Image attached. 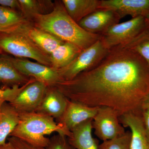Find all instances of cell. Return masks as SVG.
<instances>
[{
	"instance_id": "cell-33",
	"label": "cell",
	"mask_w": 149,
	"mask_h": 149,
	"mask_svg": "<svg viewBox=\"0 0 149 149\" xmlns=\"http://www.w3.org/2000/svg\"><path fill=\"white\" fill-rule=\"evenodd\" d=\"M1 53L0 52V55H1Z\"/></svg>"
},
{
	"instance_id": "cell-31",
	"label": "cell",
	"mask_w": 149,
	"mask_h": 149,
	"mask_svg": "<svg viewBox=\"0 0 149 149\" xmlns=\"http://www.w3.org/2000/svg\"><path fill=\"white\" fill-rule=\"evenodd\" d=\"M144 18H145L146 27H149V14L144 16Z\"/></svg>"
},
{
	"instance_id": "cell-5",
	"label": "cell",
	"mask_w": 149,
	"mask_h": 149,
	"mask_svg": "<svg viewBox=\"0 0 149 149\" xmlns=\"http://www.w3.org/2000/svg\"><path fill=\"white\" fill-rule=\"evenodd\" d=\"M109 50L100 39L83 50L71 63L58 70L63 81L72 80L80 73L96 66L106 56Z\"/></svg>"
},
{
	"instance_id": "cell-25",
	"label": "cell",
	"mask_w": 149,
	"mask_h": 149,
	"mask_svg": "<svg viewBox=\"0 0 149 149\" xmlns=\"http://www.w3.org/2000/svg\"><path fill=\"white\" fill-rule=\"evenodd\" d=\"M45 149H76L68 141L67 137L57 133L50 138V141Z\"/></svg>"
},
{
	"instance_id": "cell-7",
	"label": "cell",
	"mask_w": 149,
	"mask_h": 149,
	"mask_svg": "<svg viewBox=\"0 0 149 149\" xmlns=\"http://www.w3.org/2000/svg\"><path fill=\"white\" fill-rule=\"evenodd\" d=\"M4 56L22 74L43 82L48 87H53L63 81L58 70L27 59Z\"/></svg>"
},
{
	"instance_id": "cell-18",
	"label": "cell",
	"mask_w": 149,
	"mask_h": 149,
	"mask_svg": "<svg viewBox=\"0 0 149 149\" xmlns=\"http://www.w3.org/2000/svg\"><path fill=\"white\" fill-rule=\"evenodd\" d=\"M33 78L22 74L4 55L0 56V82L6 86H21L26 85Z\"/></svg>"
},
{
	"instance_id": "cell-19",
	"label": "cell",
	"mask_w": 149,
	"mask_h": 149,
	"mask_svg": "<svg viewBox=\"0 0 149 149\" xmlns=\"http://www.w3.org/2000/svg\"><path fill=\"white\" fill-rule=\"evenodd\" d=\"M68 13L78 23L85 17L100 8V0H62Z\"/></svg>"
},
{
	"instance_id": "cell-32",
	"label": "cell",
	"mask_w": 149,
	"mask_h": 149,
	"mask_svg": "<svg viewBox=\"0 0 149 149\" xmlns=\"http://www.w3.org/2000/svg\"><path fill=\"white\" fill-rule=\"evenodd\" d=\"M5 102V101H0V107H1V104L3 102Z\"/></svg>"
},
{
	"instance_id": "cell-22",
	"label": "cell",
	"mask_w": 149,
	"mask_h": 149,
	"mask_svg": "<svg viewBox=\"0 0 149 149\" xmlns=\"http://www.w3.org/2000/svg\"><path fill=\"white\" fill-rule=\"evenodd\" d=\"M28 22L21 12L0 6V32L10 31Z\"/></svg>"
},
{
	"instance_id": "cell-1",
	"label": "cell",
	"mask_w": 149,
	"mask_h": 149,
	"mask_svg": "<svg viewBox=\"0 0 149 149\" xmlns=\"http://www.w3.org/2000/svg\"><path fill=\"white\" fill-rule=\"evenodd\" d=\"M54 87L70 101L92 107L110 108L119 117L141 116L149 95V68L138 54L118 45L109 49L96 66Z\"/></svg>"
},
{
	"instance_id": "cell-8",
	"label": "cell",
	"mask_w": 149,
	"mask_h": 149,
	"mask_svg": "<svg viewBox=\"0 0 149 149\" xmlns=\"http://www.w3.org/2000/svg\"><path fill=\"white\" fill-rule=\"evenodd\" d=\"M92 127L95 135L103 142L122 136L126 132L117 113L106 107H99L93 118Z\"/></svg>"
},
{
	"instance_id": "cell-10",
	"label": "cell",
	"mask_w": 149,
	"mask_h": 149,
	"mask_svg": "<svg viewBox=\"0 0 149 149\" xmlns=\"http://www.w3.org/2000/svg\"><path fill=\"white\" fill-rule=\"evenodd\" d=\"M99 107H92L71 101L68 99L67 105L64 113L56 122L61 124L69 135L74 127L89 119H93Z\"/></svg>"
},
{
	"instance_id": "cell-4",
	"label": "cell",
	"mask_w": 149,
	"mask_h": 149,
	"mask_svg": "<svg viewBox=\"0 0 149 149\" xmlns=\"http://www.w3.org/2000/svg\"><path fill=\"white\" fill-rule=\"evenodd\" d=\"M0 32V52L17 58H29L52 67L49 56L40 50L29 37L17 28Z\"/></svg>"
},
{
	"instance_id": "cell-17",
	"label": "cell",
	"mask_w": 149,
	"mask_h": 149,
	"mask_svg": "<svg viewBox=\"0 0 149 149\" xmlns=\"http://www.w3.org/2000/svg\"><path fill=\"white\" fill-rule=\"evenodd\" d=\"M19 120V113L10 103L3 102L0 107V146L7 143Z\"/></svg>"
},
{
	"instance_id": "cell-20",
	"label": "cell",
	"mask_w": 149,
	"mask_h": 149,
	"mask_svg": "<svg viewBox=\"0 0 149 149\" xmlns=\"http://www.w3.org/2000/svg\"><path fill=\"white\" fill-rule=\"evenodd\" d=\"M82 51L73 44L64 42L50 55L52 67L59 70L66 66L74 60Z\"/></svg>"
},
{
	"instance_id": "cell-16",
	"label": "cell",
	"mask_w": 149,
	"mask_h": 149,
	"mask_svg": "<svg viewBox=\"0 0 149 149\" xmlns=\"http://www.w3.org/2000/svg\"><path fill=\"white\" fill-rule=\"evenodd\" d=\"M93 119H89L74 127L68 139L76 149H99L98 141L92 136Z\"/></svg>"
},
{
	"instance_id": "cell-13",
	"label": "cell",
	"mask_w": 149,
	"mask_h": 149,
	"mask_svg": "<svg viewBox=\"0 0 149 149\" xmlns=\"http://www.w3.org/2000/svg\"><path fill=\"white\" fill-rule=\"evenodd\" d=\"M17 28L29 37L40 50L49 56L65 42L35 27L31 22L21 24Z\"/></svg>"
},
{
	"instance_id": "cell-28",
	"label": "cell",
	"mask_w": 149,
	"mask_h": 149,
	"mask_svg": "<svg viewBox=\"0 0 149 149\" xmlns=\"http://www.w3.org/2000/svg\"><path fill=\"white\" fill-rule=\"evenodd\" d=\"M8 141L10 142L17 149H45V148L36 147L14 137H10Z\"/></svg>"
},
{
	"instance_id": "cell-14",
	"label": "cell",
	"mask_w": 149,
	"mask_h": 149,
	"mask_svg": "<svg viewBox=\"0 0 149 149\" xmlns=\"http://www.w3.org/2000/svg\"><path fill=\"white\" fill-rule=\"evenodd\" d=\"M119 120L123 127L130 128L131 133L130 149H149V135L141 116L125 114L120 116Z\"/></svg>"
},
{
	"instance_id": "cell-21",
	"label": "cell",
	"mask_w": 149,
	"mask_h": 149,
	"mask_svg": "<svg viewBox=\"0 0 149 149\" xmlns=\"http://www.w3.org/2000/svg\"><path fill=\"white\" fill-rule=\"evenodd\" d=\"M21 11L30 22L35 16L50 13L53 9L54 2L46 0H19Z\"/></svg>"
},
{
	"instance_id": "cell-26",
	"label": "cell",
	"mask_w": 149,
	"mask_h": 149,
	"mask_svg": "<svg viewBox=\"0 0 149 149\" xmlns=\"http://www.w3.org/2000/svg\"><path fill=\"white\" fill-rule=\"evenodd\" d=\"M24 85L21 87L15 86L12 88L0 89V101L8 102L12 101L24 88Z\"/></svg>"
},
{
	"instance_id": "cell-30",
	"label": "cell",
	"mask_w": 149,
	"mask_h": 149,
	"mask_svg": "<svg viewBox=\"0 0 149 149\" xmlns=\"http://www.w3.org/2000/svg\"><path fill=\"white\" fill-rule=\"evenodd\" d=\"M0 149H17L10 142H7L2 146H0Z\"/></svg>"
},
{
	"instance_id": "cell-15",
	"label": "cell",
	"mask_w": 149,
	"mask_h": 149,
	"mask_svg": "<svg viewBox=\"0 0 149 149\" xmlns=\"http://www.w3.org/2000/svg\"><path fill=\"white\" fill-rule=\"evenodd\" d=\"M68 99L54 87H48L45 95L36 112L53 118L55 120L64 113Z\"/></svg>"
},
{
	"instance_id": "cell-2",
	"label": "cell",
	"mask_w": 149,
	"mask_h": 149,
	"mask_svg": "<svg viewBox=\"0 0 149 149\" xmlns=\"http://www.w3.org/2000/svg\"><path fill=\"white\" fill-rule=\"evenodd\" d=\"M30 22L35 27L73 44L82 50L93 45L101 37L80 27L68 13L61 1L54 2L53 9L50 13L36 15Z\"/></svg>"
},
{
	"instance_id": "cell-12",
	"label": "cell",
	"mask_w": 149,
	"mask_h": 149,
	"mask_svg": "<svg viewBox=\"0 0 149 149\" xmlns=\"http://www.w3.org/2000/svg\"><path fill=\"white\" fill-rule=\"evenodd\" d=\"M99 8L113 11L121 19L144 17L149 14V0H101Z\"/></svg>"
},
{
	"instance_id": "cell-3",
	"label": "cell",
	"mask_w": 149,
	"mask_h": 149,
	"mask_svg": "<svg viewBox=\"0 0 149 149\" xmlns=\"http://www.w3.org/2000/svg\"><path fill=\"white\" fill-rule=\"evenodd\" d=\"M19 114V122L9 137H15L35 146L45 148L50 141V138L46 136L54 133L68 136L62 125L53 117L36 111Z\"/></svg>"
},
{
	"instance_id": "cell-24",
	"label": "cell",
	"mask_w": 149,
	"mask_h": 149,
	"mask_svg": "<svg viewBox=\"0 0 149 149\" xmlns=\"http://www.w3.org/2000/svg\"><path fill=\"white\" fill-rule=\"evenodd\" d=\"M131 139V132L126 131L122 136L103 141L99 145V149H130Z\"/></svg>"
},
{
	"instance_id": "cell-6",
	"label": "cell",
	"mask_w": 149,
	"mask_h": 149,
	"mask_svg": "<svg viewBox=\"0 0 149 149\" xmlns=\"http://www.w3.org/2000/svg\"><path fill=\"white\" fill-rule=\"evenodd\" d=\"M146 27L144 17H137L111 26L100 35V40L109 49L132 40Z\"/></svg>"
},
{
	"instance_id": "cell-23",
	"label": "cell",
	"mask_w": 149,
	"mask_h": 149,
	"mask_svg": "<svg viewBox=\"0 0 149 149\" xmlns=\"http://www.w3.org/2000/svg\"><path fill=\"white\" fill-rule=\"evenodd\" d=\"M142 57L149 68V27L145 28L136 37L120 45Z\"/></svg>"
},
{
	"instance_id": "cell-27",
	"label": "cell",
	"mask_w": 149,
	"mask_h": 149,
	"mask_svg": "<svg viewBox=\"0 0 149 149\" xmlns=\"http://www.w3.org/2000/svg\"><path fill=\"white\" fill-rule=\"evenodd\" d=\"M141 116L144 127L149 135V95L142 105Z\"/></svg>"
},
{
	"instance_id": "cell-9",
	"label": "cell",
	"mask_w": 149,
	"mask_h": 149,
	"mask_svg": "<svg viewBox=\"0 0 149 149\" xmlns=\"http://www.w3.org/2000/svg\"><path fill=\"white\" fill-rule=\"evenodd\" d=\"M48 86L32 78L10 104L19 113L36 111L41 104Z\"/></svg>"
},
{
	"instance_id": "cell-11",
	"label": "cell",
	"mask_w": 149,
	"mask_h": 149,
	"mask_svg": "<svg viewBox=\"0 0 149 149\" xmlns=\"http://www.w3.org/2000/svg\"><path fill=\"white\" fill-rule=\"evenodd\" d=\"M121 19L111 10L99 8L80 20L78 24L87 32L100 35Z\"/></svg>"
},
{
	"instance_id": "cell-29",
	"label": "cell",
	"mask_w": 149,
	"mask_h": 149,
	"mask_svg": "<svg viewBox=\"0 0 149 149\" xmlns=\"http://www.w3.org/2000/svg\"><path fill=\"white\" fill-rule=\"evenodd\" d=\"M0 6L21 12L19 0H0Z\"/></svg>"
}]
</instances>
